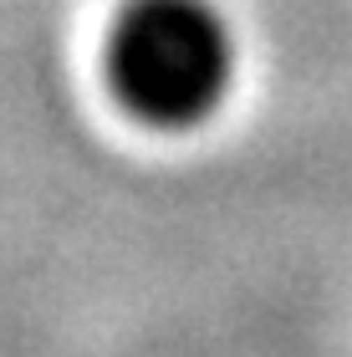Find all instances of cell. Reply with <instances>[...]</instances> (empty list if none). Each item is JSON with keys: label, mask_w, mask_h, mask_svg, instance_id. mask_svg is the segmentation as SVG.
Returning a JSON list of instances; mask_svg holds the SVG:
<instances>
[{"label": "cell", "mask_w": 352, "mask_h": 357, "mask_svg": "<svg viewBox=\"0 0 352 357\" xmlns=\"http://www.w3.org/2000/svg\"><path fill=\"white\" fill-rule=\"evenodd\" d=\"M107 72L143 123L189 128L230 92V21L215 0H123L107 36Z\"/></svg>", "instance_id": "6da1fadb"}]
</instances>
